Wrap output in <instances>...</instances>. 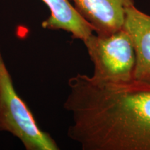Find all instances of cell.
I'll use <instances>...</instances> for the list:
<instances>
[{"label": "cell", "mask_w": 150, "mask_h": 150, "mask_svg": "<svg viewBox=\"0 0 150 150\" xmlns=\"http://www.w3.org/2000/svg\"><path fill=\"white\" fill-rule=\"evenodd\" d=\"M50 11L42 27L49 30H63L72 35L74 39L83 41L93 33L88 22L80 16L69 0H41Z\"/></svg>", "instance_id": "cell-6"}, {"label": "cell", "mask_w": 150, "mask_h": 150, "mask_svg": "<svg viewBox=\"0 0 150 150\" xmlns=\"http://www.w3.org/2000/svg\"><path fill=\"white\" fill-rule=\"evenodd\" d=\"M83 42L94 65L91 76L94 81L129 83L134 80L135 52L123 29L106 36L93 33Z\"/></svg>", "instance_id": "cell-3"}, {"label": "cell", "mask_w": 150, "mask_h": 150, "mask_svg": "<svg viewBox=\"0 0 150 150\" xmlns=\"http://www.w3.org/2000/svg\"><path fill=\"white\" fill-rule=\"evenodd\" d=\"M81 16L96 34L106 36L122 29L125 11L134 0H72Z\"/></svg>", "instance_id": "cell-4"}, {"label": "cell", "mask_w": 150, "mask_h": 150, "mask_svg": "<svg viewBox=\"0 0 150 150\" xmlns=\"http://www.w3.org/2000/svg\"><path fill=\"white\" fill-rule=\"evenodd\" d=\"M67 136L83 150H150V85L69 79Z\"/></svg>", "instance_id": "cell-1"}, {"label": "cell", "mask_w": 150, "mask_h": 150, "mask_svg": "<svg viewBox=\"0 0 150 150\" xmlns=\"http://www.w3.org/2000/svg\"><path fill=\"white\" fill-rule=\"evenodd\" d=\"M0 131L18 138L27 150H58L51 135L42 130L15 89L0 48Z\"/></svg>", "instance_id": "cell-2"}, {"label": "cell", "mask_w": 150, "mask_h": 150, "mask_svg": "<svg viewBox=\"0 0 150 150\" xmlns=\"http://www.w3.org/2000/svg\"><path fill=\"white\" fill-rule=\"evenodd\" d=\"M130 37L136 56L134 80L150 85V16L127 7L122 26Z\"/></svg>", "instance_id": "cell-5"}]
</instances>
